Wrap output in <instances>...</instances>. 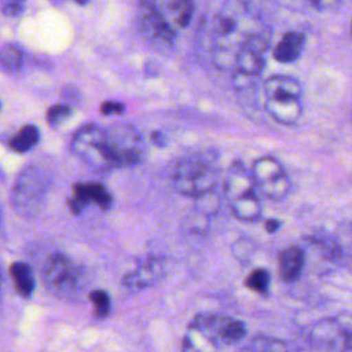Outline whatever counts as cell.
I'll list each match as a JSON object with an SVG mask.
<instances>
[{
    "instance_id": "1",
    "label": "cell",
    "mask_w": 352,
    "mask_h": 352,
    "mask_svg": "<svg viewBox=\"0 0 352 352\" xmlns=\"http://www.w3.org/2000/svg\"><path fill=\"white\" fill-rule=\"evenodd\" d=\"M264 109L276 122L293 125L302 116V85L287 74H272L263 84Z\"/></svg>"
},
{
    "instance_id": "2",
    "label": "cell",
    "mask_w": 352,
    "mask_h": 352,
    "mask_svg": "<svg viewBox=\"0 0 352 352\" xmlns=\"http://www.w3.org/2000/svg\"><path fill=\"white\" fill-rule=\"evenodd\" d=\"M224 195L231 213L241 221L254 223L261 217V202L250 170L243 162L235 161L224 179Z\"/></svg>"
},
{
    "instance_id": "3",
    "label": "cell",
    "mask_w": 352,
    "mask_h": 352,
    "mask_svg": "<svg viewBox=\"0 0 352 352\" xmlns=\"http://www.w3.org/2000/svg\"><path fill=\"white\" fill-rule=\"evenodd\" d=\"M219 168L209 154H190L182 158L172 173L177 192L199 198L209 194L217 184Z\"/></svg>"
},
{
    "instance_id": "4",
    "label": "cell",
    "mask_w": 352,
    "mask_h": 352,
    "mask_svg": "<svg viewBox=\"0 0 352 352\" xmlns=\"http://www.w3.org/2000/svg\"><path fill=\"white\" fill-rule=\"evenodd\" d=\"M51 184L50 173L40 165L25 166L11 190V205L23 217H34L47 199Z\"/></svg>"
},
{
    "instance_id": "5",
    "label": "cell",
    "mask_w": 352,
    "mask_h": 352,
    "mask_svg": "<svg viewBox=\"0 0 352 352\" xmlns=\"http://www.w3.org/2000/svg\"><path fill=\"white\" fill-rule=\"evenodd\" d=\"M271 34L261 28L252 30L242 43L234 62V84L238 89L246 88L257 78L265 65V52L270 47Z\"/></svg>"
},
{
    "instance_id": "6",
    "label": "cell",
    "mask_w": 352,
    "mask_h": 352,
    "mask_svg": "<svg viewBox=\"0 0 352 352\" xmlns=\"http://www.w3.org/2000/svg\"><path fill=\"white\" fill-rule=\"evenodd\" d=\"M72 151L85 164L96 169L111 166L106 128L98 124H87L80 128L70 142Z\"/></svg>"
},
{
    "instance_id": "7",
    "label": "cell",
    "mask_w": 352,
    "mask_h": 352,
    "mask_svg": "<svg viewBox=\"0 0 352 352\" xmlns=\"http://www.w3.org/2000/svg\"><path fill=\"white\" fill-rule=\"evenodd\" d=\"M47 289L58 297H72L84 285L82 270L62 253L51 256L43 270Z\"/></svg>"
},
{
    "instance_id": "8",
    "label": "cell",
    "mask_w": 352,
    "mask_h": 352,
    "mask_svg": "<svg viewBox=\"0 0 352 352\" xmlns=\"http://www.w3.org/2000/svg\"><path fill=\"white\" fill-rule=\"evenodd\" d=\"M109 154L113 168L133 166L144 155V143L140 133L128 124L106 128Z\"/></svg>"
},
{
    "instance_id": "9",
    "label": "cell",
    "mask_w": 352,
    "mask_h": 352,
    "mask_svg": "<svg viewBox=\"0 0 352 352\" xmlns=\"http://www.w3.org/2000/svg\"><path fill=\"white\" fill-rule=\"evenodd\" d=\"M250 175L256 188L272 201L286 198L292 190V183L283 165L272 155L257 158L250 168Z\"/></svg>"
},
{
    "instance_id": "10",
    "label": "cell",
    "mask_w": 352,
    "mask_h": 352,
    "mask_svg": "<svg viewBox=\"0 0 352 352\" xmlns=\"http://www.w3.org/2000/svg\"><path fill=\"white\" fill-rule=\"evenodd\" d=\"M352 318H324L314 323L307 331L309 346L320 352H348Z\"/></svg>"
},
{
    "instance_id": "11",
    "label": "cell",
    "mask_w": 352,
    "mask_h": 352,
    "mask_svg": "<svg viewBox=\"0 0 352 352\" xmlns=\"http://www.w3.org/2000/svg\"><path fill=\"white\" fill-rule=\"evenodd\" d=\"M190 327L202 330L219 345H235L246 336V324L242 320L212 314L197 315Z\"/></svg>"
},
{
    "instance_id": "12",
    "label": "cell",
    "mask_w": 352,
    "mask_h": 352,
    "mask_svg": "<svg viewBox=\"0 0 352 352\" xmlns=\"http://www.w3.org/2000/svg\"><path fill=\"white\" fill-rule=\"evenodd\" d=\"M140 29L151 40L164 44H172L176 37V30L169 25L158 4L154 1L140 3Z\"/></svg>"
},
{
    "instance_id": "13",
    "label": "cell",
    "mask_w": 352,
    "mask_h": 352,
    "mask_svg": "<svg viewBox=\"0 0 352 352\" xmlns=\"http://www.w3.org/2000/svg\"><path fill=\"white\" fill-rule=\"evenodd\" d=\"M96 204L102 210L110 209L113 197L100 183H77L73 186V197L69 199L70 212L78 214L89 204Z\"/></svg>"
},
{
    "instance_id": "14",
    "label": "cell",
    "mask_w": 352,
    "mask_h": 352,
    "mask_svg": "<svg viewBox=\"0 0 352 352\" xmlns=\"http://www.w3.org/2000/svg\"><path fill=\"white\" fill-rule=\"evenodd\" d=\"M165 274V261L162 257L150 256L135 267L131 272H128L122 283L129 289H146L155 285Z\"/></svg>"
},
{
    "instance_id": "15",
    "label": "cell",
    "mask_w": 352,
    "mask_h": 352,
    "mask_svg": "<svg viewBox=\"0 0 352 352\" xmlns=\"http://www.w3.org/2000/svg\"><path fill=\"white\" fill-rule=\"evenodd\" d=\"M305 264L304 250L292 245L285 248L278 256V272L283 282H294L300 278Z\"/></svg>"
},
{
    "instance_id": "16",
    "label": "cell",
    "mask_w": 352,
    "mask_h": 352,
    "mask_svg": "<svg viewBox=\"0 0 352 352\" xmlns=\"http://www.w3.org/2000/svg\"><path fill=\"white\" fill-rule=\"evenodd\" d=\"M305 47V36L298 30L286 32L274 48V59L280 63L296 62Z\"/></svg>"
},
{
    "instance_id": "17",
    "label": "cell",
    "mask_w": 352,
    "mask_h": 352,
    "mask_svg": "<svg viewBox=\"0 0 352 352\" xmlns=\"http://www.w3.org/2000/svg\"><path fill=\"white\" fill-rule=\"evenodd\" d=\"M169 25L176 30L177 28H186L194 12V4L188 0H170L157 3Z\"/></svg>"
},
{
    "instance_id": "18",
    "label": "cell",
    "mask_w": 352,
    "mask_h": 352,
    "mask_svg": "<svg viewBox=\"0 0 352 352\" xmlns=\"http://www.w3.org/2000/svg\"><path fill=\"white\" fill-rule=\"evenodd\" d=\"M10 275L16 293L23 298H29L36 287V279L30 265L23 261L12 263L10 267Z\"/></svg>"
},
{
    "instance_id": "19",
    "label": "cell",
    "mask_w": 352,
    "mask_h": 352,
    "mask_svg": "<svg viewBox=\"0 0 352 352\" xmlns=\"http://www.w3.org/2000/svg\"><path fill=\"white\" fill-rule=\"evenodd\" d=\"M219 346L206 333L194 327H188V333L182 341L183 352H219Z\"/></svg>"
},
{
    "instance_id": "20",
    "label": "cell",
    "mask_w": 352,
    "mask_h": 352,
    "mask_svg": "<svg viewBox=\"0 0 352 352\" xmlns=\"http://www.w3.org/2000/svg\"><path fill=\"white\" fill-rule=\"evenodd\" d=\"M40 139V132L36 125H25L22 126L10 140V147L11 150L16 153H26L32 150Z\"/></svg>"
},
{
    "instance_id": "21",
    "label": "cell",
    "mask_w": 352,
    "mask_h": 352,
    "mask_svg": "<svg viewBox=\"0 0 352 352\" xmlns=\"http://www.w3.org/2000/svg\"><path fill=\"white\" fill-rule=\"evenodd\" d=\"M312 245H315L319 252L329 260H337L342 256V249L336 238L331 236V234L324 232H315L308 236Z\"/></svg>"
},
{
    "instance_id": "22",
    "label": "cell",
    "mask_w": 352,
    "mask_h": 352,
    "mask_svg": "<svg viewBox=\"0 0 352 352\" xmlns=\"http://www.w3.org/2000/svg\"><path fill=\"white\" fill-rule=\"evenodd\" d=\"M23 62V52L16 44H4L0 48V65L4 70L14 73L18 72Z\"/></svg>"
},
{
    "instance_id": "23",
    "label": "cell",
    "mask_w": 352,
    "mask_h": 352,
    "mask_svg": "<svg viewBox=\"0 0 352 352\" xmlns=\"http://www.w3.org/2000/svg\"><path fill=\"white\" fill-rule=\"evenodd\" d=\"M249 349L252 352H292L285 341L268 336L254 337L249 344Z\"/></svg>"
},
{
    "instance_id": "24",
    "label": "cell",
    "mask_w": 352,
    "mask_h": 352,
    "mask_svg": "<svg viewBox=\"0 0 352 352\" xmlns=\"http://www.w3.org/2000/svg\"><path fill=\"white\" fill-rule=\"evenodd\" d=\"M271 283V276L270 272L265 268H254L245 279V286L258 294H267Z\"/></svg>"
},
{
    "instance_id": "25",
    "label": "cell",
    "mask_w": 352,
    "mask_h": 352,
    "mask_svg": "<svg viewBox=\"0 0 352 352\" xmlns=\"http://www.w3.org/2000/svg\"><path fill=\"white\" fill-rule=\"evenodd\" d=\"M89 301L95 308V315L98 318H104L110 312V297L104 290H94L88 296Z\"/></svg>"
},
{
    "instance_id": "26",
    "label": "cell",
    "mask_w": 352,
    "mask_h": 352,
    "mask_svg": "<svg viewBox=\"0 0 352 352\" xmlns=\"http://www.w3.org/2000/svg\"><path fill=\"white\" fill-rule=\"evenodd\" d=\"M72 116V109L67 104H54L47 110V122L51 126H59Z\"/></svg>"
},
{
    "instance_id": "27",
    "label": "cell",
    "mask_w": 352,
    "mask_h": 352,
    "mask_svg": "<svg viewBox=\"0 0 352 352\" xmlns=\"http://www.w3.org/2000/svg\"><path fill=\"white\" fill-rule=\"evenodd\" d=\"M125 106L121 102H116V100H107L104 103L100 104V111L104 116H111V114H121L124 113Z\"/></svg>"
},
{
    "instance_id": "28",
    "label": "cell",
    "mask_w": 352,
    "mask_h": 352,
    "mask_svg": "<svg viewBox=\"0 0 352 352\" xmlns=\"http://www.w3.org/2000/svg\"><path fill=\"white\" fill-rule=\"evenodd\" d=\"M25 3L23 1H7L3 4V14L7 16H16L22 12Z\"/></svg>"
},
{
    "instance_id": "29",
    "label": "cell",
    "mask_w": 352,
    "mask_h": 352,
    "mask_svg": "<svg viewBox=\"0 0 352 352\" xmlns=\"http://www.w3.org/2000/svg\"><path fill=\"white\" fill-rule=\"evenodd\" d=\"M280 226H282V221L278 220V219H268V220L265 221V230H267L270 234L276 232Z\"/></svg>"
},
{
    "instance_id": "30",
    "label": "cell",
    "mask_w": 352,
    "mask_h": 352,
    "mask_svg": "<svg viewBox=\"0 0 352 352\" xmlns=\"http://www.w3.org/2000/svg\"><path fill=\"white\" fill-rule=\"evenodd\" d=\"M348 352H352V330H351L349 340H348Z\"/></svg>"
},
{
    "instance_id": "31",
    "label": "cell",
    "mask_w": 352,
    "mask_h": 352,
    "mask_svg": "<svg viewBox=\"0 0 352 352\" xmlns=\"http://www.w3.org/2000/svg\"><path fill=\"white\" fill-rule=\"evenodd\" d=\"M349 264H351V271H352V252L349 254Z\"/></svg>"
},
{
    "instance_id": "32",
    "label": "cell",
    "mask_w": 352,
    "mask_h": 352,
    "mask_svg": "<svg viewBox=\"0 0 352 352\" xmlns=\"http://www.w3.org/2000/svg\"><path fill=\"white\" fill-rule=\"evenodd\" d=\"M0 287H1V272H0Z\"/></svg>"
},
{
    "instance_id": "33",
    "label": "cell",
    "mask_w": 352,
    "mask_h": 352,
    "mask_svg": "<svg viewBox=\"0 0 352 352\" xmlns=\"http://www.w3.org/2000/svg\"><path fill=\"white\" fill-rule=\"evenodd\" d=\"M351 34H352V22H351Z\"/></svg>"
},
{
    "instance_id": "34",
    "label": "cell",
    "mask_w": 352,
    "mask_h": 352,
    "mask_svg": "<svg viewBox=\"0 0 352 352\" xmlns=\"http://www.w3.org/2000/svg\"><path fill=\"white\" fill-rule=\"evenodd\" d=\"M0 107H1V103H0Z\"/></svg>"
}]
</instances>
